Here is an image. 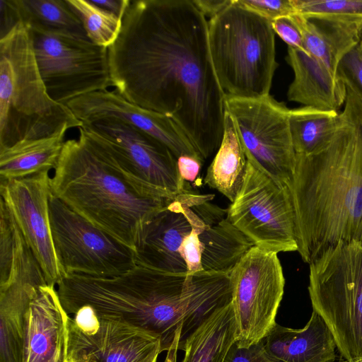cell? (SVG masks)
Segmentation results:
<instances>
[{
    "label": "cell",
    "instance_id": "7c38bea8",
    "mask_svg": "<svg viewBox=\"0 0 362 362\" xmlns=\"http://www.w3.org/2000/svg\"><path fill=\"white\" fill-rule=\"evenodd\" d=\"M49 204L54 248L65 276L110 278L136 265L132 249L94 226L52 194Z\"/></svg>",
    "mask_w": 362,
    "mask_h": 362
},
{
    "label": "cell",
    "instance_id": "2e32d148",
    "mask_svg": "<svg viewBox=\"0 0 362 362\" xmlns=\"http://www.w3.org/2000/svg\"><path fill=\"white\" fill-rule=\"evenodd\" d=\"M66 105L82 124L104 118H116L154 137L167 146L177 158L183 155L202 158L184 131L171 117L129 102L116 90L90 93L68 102Z\"/></svg>",
    "mask_w": 362,
    "mask_h": 362
},
{
    "label": "cell",
    "instance_id": "9a60e30c",
    "mask_svg": "<svg viewBox=\"0 0 362 362\" xmlns=\"http://www.w3.org/2000/svg\"><path fill=\"white\" fill-rule=\"evenodd\" d=\"M49 170L18 179L0 180L1 199L13 217L25 242L38 261L48 285L65 277L53 242Z\"/></svg>",
    "mask_w": 362,
    "mask_h": 362
},
{
    "label": "cell",
    "instance_id": "d4e9b609",
    "mask_svg": "<svg viewBox=\"0 0 362 362\" xmlns=\"http://www.w3.org/2000/svg\"><path fill=\"white\" fill-rule=\"evenodd\" d=\"M339 112L303 106L289 110L288 122L296 154L308 155L325 144L332 136Z\"/></svg>",
    "mask_w": 362,
    "mask_h": 362
},
{
    "label": "cell",
    "instance_id": "4dcf8cb0",
    "mask_svg": "<svg viewBox=\"0 0 362 362\" xmlns=\"http://www.w3.org/2000/svg\"><path fill=\"white\" fill-rule=\"evenodd\" d=\"M272 25L274 33L288 45V47L308 53L304 47L300 31L291 16L279 18L272 21Z\"/></svg>",
    "mask_w": 362,
    "mask_h": 362
},
{
    "label": "cell",
    "instance_id": "277c9868",
    "mask_svg": "<svg viewBox=\"0 0 362 362\" xmlns=\"http://www.w3.org/2000/svg\"><path fill=\"white\" fill-rule=\"evenodd\" d=\"M65 141L51 178L52 194L94 226L134 250L145 223L174 199L146 197L132 189L79 128Z\"/></svg>",
    "mask_w": 362,
    "mask_h": 362
},
{
    "label": "cell",
    "instance_id": "9c48e42d",
    "mask_svg": "<svg viewBox=\"0 0 362 362\" xmlns=\"http://www.w3.org/2000/svg\"><path fill=\"white\" fill-rule=\"evenodd\" d=\"M28 28L40 73L53 100L66 105L112 86L108 48L88 38Z\"/></svg>",
    "mask_w": 362,
    "mask_h": 362
},
{
    "label": "cell",
    "instance_id": "cb8c5ba5",
    "mask_svg": "<svg viewBox=\"0 0 362 362\" xmlns=\"http://www.w3.org/2000/svg\"><path fill=\"white\" fill-rule=\"evenodd\" d=\"M21 22L30 28L88 38L66 0H13Z\"/></svg>",
    "mask_w": 362,
    "mask_h": 362
},
{
    "label": "cell",
    "instance_id": "ba28073f",
    "mask_svg": "<svg viewBox=\"0 0 362 362\" xmlns=\"http://www.w3.org/2000/svg\"><path fill=\"white\" fill-rule=\"evenodd\" d=\"M80 127L110 167L140 194L174 199L186 189L177 158L148 134L116 118L101 119Z\"/></svg>",
    "mask_w": 362,
    "mask_h": 362
},
{
    "label": "cell",
    "instance_id": "1f68e13d",
    "mask_svg": "<svg viewBox=\"0 0 362 362\" xmlns=\"http://www.w3.org/2000/svg\"><path fill=\"white\" fill-rule=\"evenodd\" d=\"M21 23L13 0H0V39Z\"/></svg>",
    "mask_w": 362,
    "mask_h": 362
},
{
    "label": "cell",
    "instance_id": "52a82bcc",
    "mask_svg": "<svg viewBox=\"0 0 362 362\" xmlns=\"http://www.w3.org/2000/svg\"><path fill=\"white\" fill-rule=\"evenodd\" d=\"M313 310L331 331L341 356L362 357V242H340L309 264Z\"/></svg>",
    "mask_w": 362,
    "mask_h": 362
},
{
    "label": "cell",
    "instance_id": "d6986e66",
    "mask_svg": "<svg viewBox=\"0 0 362 362\" xmlns=\"http://www.w3.org/2000/svg\"><path fill=\"white\" fill-rule=\"evenodd\" d=\"M264 344L267 351L282 362H334L336 359L334 338L324 320L313 310L301 329L276 323Z\"/></svg>",
    "mask_w": 362,
    "mask_h": 362
},
{
    "label": "cell",
    "instance_id": "6da1fadb",
    "mask_svg": "<svg viewBox=\"0 0 362 362\" xmlns=\"http://www.w3.org/2000/svg\"><path fill=\"white\" fill-rule=\"evenodd\" d=\"M112 86L129 102L171 117L203 160L223 134L226 94L208 21L192 0H133L108 48Z\"/></svg>",
    "mask_w": 362,
    "mask_h": 362
},
{
    "label": "cell",
    "instance_id": "e575fe53",
    "mask_svg": "<svg viewBox=\"0 0 362 362\" xmlns=\"http://www.w3.org/2000/svg\"><path fill=\"white\" fill-rule=\"evenodd\" d=\"M95 5L122 20L131 0H90Z\"/></svg>",
    "mask_w": 362,
    "mask_h": 362
},
{
    "label": "cell",
    "instance_id": "3957f363",
    "mask_svg": "<svg viewBox=\"0 0 362 362\" xmlns=\"http://www.w3.org/2000/svg\"><path fill=\"white\" fill-rule=\"evenodd\" d=\"M214 194L185 189L141 227L136 264L170 274L228 273L240 259L245 237Z\"/></svg>",
    "mask_w": 362,
    "mask_h": 362
},
{
    "label": "cell",
    "instance_id": "7a4b0ae2",
    "mask_svg": "<svg viewBox=\"0 0 362 362\" xmlns=\"http://www.w3.org/2000/svg\"><path fill=\"white\" fill-rule=\"evenodd\" d=\"M287 186L305 262L338 243L362 242V100L349 87L332 136L314 152L296 154Z\"/></svg>",
    "mask_w": 362,
    "mask_h": 362
},
{
    "label": "cell",
    "instance_id": "4316f807",
    "mask_svg": "<svg viewBox=\"0 0 362 362\" xmlns=\"http://www.w3.org/2000/svg\"><path fill=\"white\" fill-rule=\"evenodd\" d=\"M81 20L88 39L109 48L117 39L122 20L95 5L90 0H66Z\"/></svg>",
    "mask_w": 362,
    "mask_h": 362
},
{
    "label": "cell",
    "instance_id": "7402d4cb",
    "mask_svg": "<svg viewBox=\"0 0 362 362\" xmlns=\"http://www.w3.org/2000/svg\"><path fill=\"white\" fill-rule=\"evenodd\" d=\"M247 166V158L235 122L226 111L221 142L207 168L204 182L233 202L245 180Z\"/></svg>",
    "mask_w": 362,
    "mask_h": 362
},
{
    "label": "cell",
    "instance_id": "e0dca14e",
    "mask_svg": "<svg viewBox=\"0 0 362 362\" xmlns=\"http://www.w3.org/2000/svg\"><path fill=\"white\" fill-rule=\"evenodd\" d=\"M69 318L55 286L40 287L26 315L23 362H68Z\"/></svg>",
    "mask_w": 362,
    "mask_h": 362
},
{
    "label": "cell",
    "instance_id": "5bb4252c",
    "mask_svg": "<svg viewBox=\"0 0 362 362\" xmlns=\"http://www.w3.org/2000/svg\"><path fill=\"white\" fill-rule=\"evenodd\" d=\"M68 321V362H156L158 338L82 307Z\"/></svg>",
    "mask_w": 362,
    "mask_h": 362
},
{
    "label": "cell",
    "instance_id": "836d02e7",
    "mask_svg": "<svg viewBox=\"0 0 362 362\" xmlns=\"http://www.w3.org/2000/svg\"><path fill=\"white\" fill-rule=\"evenodd\" d=\"M199 11L209 19L215 17L233 3V0H192Z\"/></svg>",
    "mask_w": 362,
    "mask_h": 362
},
{
    "label": "cell",
    "instance_id": "74e56055",
    "mask_svg": "<svg viewBox=\"0 0 362 362\" xmlns=\"http://www.w3.org/2000/svg\"><path fill=\"white\" fill-rule=\"evenodd\" d=\"M360 46H361V49H362V40H361V42H360Z\"/></svg>",
    "mask_w": 362,
    "mask_h": 362
},
{
    "label": "cell",
    "instance_id": "8fae6325",
    "mask_svg": "<svg viewBox=\"0 0 362 362\" xmlns=\"http://www.w3.org/2000/svg\"><path fill=\"white\" fill-rule=\"evenodd\" d=\"M236 344L248 348L275 325L285 278L276 252L252 246L230 272Z\"/></svg>",
    "mask_w": 362,
    "mask_h": 362
},
{
    "label": "cell",
    "instance_id": "d590c367",
    "mask_svg": "<svg viewBox=\"0 0 362 362\" xmlns=\"http://www.w3.org/2000/svg\"><path fill=\"white\" fill-rule=\"evenodd\" d=\"M177 351H168L165 362H177Z\"/></svg>",
    "mask_w": 362,
    "mask_h": 362
},
{
    "label": "cell",
    "instance_id": "8d00e7d4",
    "mask_svg": "<svg viewBox=\"0 0 362 362\" xmlns=\"http://www.w3.org/2000/svg\"><path fill=\"white\" fill-rule=\"evenodd\" d=\"M338 362H362V357L349 360L341 356Z\"/></svg>",
    "mask_w": 362,
    "mask_h": 362
},
{
    "label": "cell",
    "instance_id": "f1b7e54d",
    "mask_svg": "<svg viewBox=\"0 0 362 362\" xmlns=\"http://www.w3.org/2000/svg\"><path fill=\"white\" fill-rule=\"evenodd\" d=\"M237 2L271 22L296 13L292 0H237Z\"/></svg>",
    "mask_w": 362,
    "mask_h": 362
},
{
    "label": "cell",
    "instance_id": "5b68a950",
    "mask_svg": "<svg viewBox=\"0 0 362 362\" xmlns=\"http://www.w3.org/2000/svg\"><path fill=\"white\" fill-rule=\"evenodd\" d=\"M81 125L67 105L49 95L30 30L21 22L0 39V149Z\"/></svg>",
    "mask_w": 362,
    "mask_h": 362
},
{
    "label": "cell",
    "instance_id": "44dd1931",
    "mask_svg": "<svg viewBox=\"0 0 362 362\" xmlns=\"http://www.w3.org/2000/svg\"><path fill=\"white\" fill-rule=\"evenodd\" d=\"M236 342L231 301L216 309L184 341L182 362H224Z\"/></svg>",
    "mask_w": 362,
    "mask_h": 362
},
{
    "label": "cell",
    "instance_id": "484cf974",
    "mask_svg": "<svg viewBox=\"0 0 362 362\" xmlns=\"http://www.w3.org/2000/svg\"><path fill=\"white\" fill-rule=\"evenodd\" d=\"M296 13L329 21L362 33V0H292Z\"/></svg>",
    "mask_w": 362,
    "mask_h": 362
},
{
    "label": "cell",
    "instance_id": "30bf717a",
    "mask_svg": "<svg viewBox=\"0 0 362 362\" xmlns=\"http://www.w3.org/2000/svg\"><path fill=\"white\" fill-rule=\"evenodd\" d=\"M230 223L254 246L279 253L298 250L289 189L247 160L243 184L227 208Z\"/></svg>",
    "mask_w": 362,
    "mask_h": 362
},
{
    "label": "cell",
    "instance_id": "83f0119b",
    "mask_svg": "<svg viewBox=\"0 0 362 362\" xmlns=\"http://www.w3.org/2000/svg\"><path fill=\"white\" fill-rule=\"evenodd\" d=\"M337 75L362 100V49L360 42L339 62Z\"/></svg>",
    "mask_w": 362,
    "mask_h": 362
},
{
    "label": "cell",
    "instance_id": "f546056e",
    "mask_svg": "<svg viewBox=\"0 0 362 362\" xmlns=\"http://www.w3.org/2000/svg\"><path fill=\"white\" fill-rule=\"evenodd\" d=\"M224 362H282L266 350L264 339L248 348H241L235 343Z\"/></svg>",
    "mask_w": 362,
    "mask_h": 362
},
{
    "label": "cell",
    "instance_id": "ffe728a7",
    "mask_svg": "<svg viewBox=\"0 0 362 362\" xmlns=\"http://www.w3.org/2000/svg\"><path fill=\"white\" fill-rule=\"evenodd\" d=\"M303 37L305 51L337 74L341 59L362 40L357 29L334 23L291 16Z\"/></svg>",
    "mask_w": 362,
    "mask_h": 362
},
{
    "label": "cell",
    "instance_id": "ac0fdd59",
    "mask_svg": "<svg viewBox=\"0 0 362 362\" xmlns=\"http://www.w3.org/2000/svg\"><path fill=\"white\" fill-rule=\"evenodd\" d=\"M286 61L294 74L287 92L288 100L323 111L338 112L346 101V86L337 74L298 49L288 47Z\"/></svg>",
    "mask_w": 362,
    "mask_h": 362
},
{
    "label": "cell",
    "instance_id": "603a6c76",
    "mask_svg": "<svg viewBox=\"0 0 362 362\" xmlns=\"http://www.w3.org/2000/svg\"><path fill=\"white\" fill-rule=\"evenodd\" d=\"M67 131L0 149V180L25 177L57 165Z\"/></svg>",
    "mask_w": 362,
    "mask_h": 362
},
{
    "label": "cell",
    "instance_id": "d6a6232c",
    "mask_svg": "<svg viewBox=\"0 0 362 362\" xmlns=\"http://www.w3.org/2000/svg\"><path fill=\"white\" fill-rule=\"evenodd\" d=\"M204 160L199 157L183 155L177 158V169L185 182H193L197 177Z\"/></svg>",
    "mask_w": 362,
    "mask_h": 362
},
{
    "label": "cell",
    "instance_id": "4fadbf2b",
    "mask_svg": "<svg viewBox=\"0 0 362 362\" xmlns=\"http://www.w3.org/2000/svg\"><path fill=\"white\" fill-rule=\"evenodd\" d=\"M225 109L235 122L247 160L288 185L296 162L288 122L290 110L270 95L259 98L226 95Z\"/></svg>",
    "mask_w": 362,
    "mask_h": 362
},
{
    "label": "cell",
    "instance_id": "8992f818",
    "mask_svg": "<svg viewBox=\"0 0 362 362\" xmlns=\"http://www.w3.org/2000/svg\"><path fill=\"white\" fill-rule=\"evenodd\" d=\"M208 37L213 66L226 95H269L278 66L271 21L233 0L208 21Z\"/></svg>",
    "mask_w": 362,
    "mask_h": 362
}]
</instances>
